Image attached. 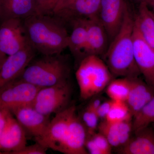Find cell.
<instances>
[{
  "label": "cell",
  "mask_w": 154,
  "mask_h": 154,
  "mask_svg": "<svg viewBox=\"0 0 154 154\" xmlns=\"http://www.w3.org/2000/svg\"><path fill=\"white\" fill-rule=\"evenodd\" d=\"M87 135L75 106L69 105L55 114L44 134L35 140L48 149L62 153L87 154Z\"/></svg>",
  "instance_id": "cell-1"
},
{
  "label": "cell",
  "mask_w": 154,
  "mask_h": 154,
  "mask_svg": "<svg viewBox=\"0 0 154 154\" xmlns=\"http://www.w3.org/2000/svg\"><path fill=\"white\" fill-rule=\"evenodd\" d=\"M28 43L42 55L59 54L68 47L69 34L62 20L53 15L37 14L22 20Z\"/></svg>",
  "instance_id": "cell-2"
},
{
  "label": "cell",
  "mask_w": 154,
  "mask_h": 154,
  "mask_svg": "<svg viewBox=\"0 0 154 154\" xmlns=\"http://www.w3.org/2000/svg\"><path fill=\"white\" fill-rule=\"evenodd\" d=\"M134 17L128 5L121 28L105 53L107 66L113 77L135 78L141 74L134 55Z\"/></svg>",
  "instance_id": "cell-3"
},
{
  "label": "cell",
  "mask_w": 154,
  "mask_h": 154,
  "mask_svg": "<svg viewBox=\"0 0 154 154\" xmlns=\"http://www.w3.org/2000/svg\"><path fill=\"white\" fill-rule=\"evenodd\" d=\"M61 54L42 55L35 60L33 58L19 79L40 88L68 80L69 69Z\"/></svg>",
  "instance_id": "cell-4"
},
{
  "label": "cell",
  "mask_w": 154,
  "mask_h": 154,
  "mask_svg": "<svg viewBox=\"0 0 154 154\" xmlns=\"http://www.w3.org/2000/svg\"><path fill=\"white\" fill-rule=\"evenodd\" d=\"M113 75L107 65L98 56L86 57L81 61L76 72L80 96L87 100L106 88Z\"/></svg>",
  "instance_id": "cell-5"
},
{
  "label": "cell",
  "mask_w": 154,
  "mask_h": 154,
  "mask_svg": "<svg viewBox=\"0 0 154 154\" xmlns=\"http://www.w3.org/2000/svg\"><path fill=\"white\" fill-rule=\"evenodd\" d=\"M72 90L68 80L41 88L32 103L33 107L45 115L56 114L69 106Z\"/></svg>",
  "instance_id": "cell-6"
},
{
  "label": "cell",
  "mask_w": 154,
  "mask_h": 154,
  "mask_svg": "<svg viewBox=\"0 0 154 154\" xmlns=\"http://www.w3.org/2000/svg\"><path fill=\"white\" fill-rule=\"evenodd\" d=\"M41 88L19 79L0 89V108L11 110L32 105Z\"/></svg>",
  "instance_id": "cell-7"
},
{
  "label": "cell",
  "mask_w": 154,
  "mask_h": 154,
  "mask_svg": "<svg viewBox=\"0 0 154 154\" xmlns=\"http://www.w3.org/2000/svg\"><path fill=\"white\" fill-rule=\"evenodd\" d=\"M28 43L25 36L22 19L5 20L0 25V51L8 56L24 48Z\"/></svg>",
  "instance_id": "cell-8"
},
{
  "label": "cell",
  "mask_w": 154,
  "mask_h": 154,
  "mask_svg": "<svg viewBox=\"0 0 154 154\" xmlns=\"http://www.w3.org/2000/svg\"><path fill=\"white\" fill-rule=\"evenodd\" d=\"M36 52L28 44L20 51L8 56L0 69V89L19 79Z\"/></svg>",
  "instance_id": "cell-9"
},
{
  "label": "cell",
  "mask_w": 154,
  "mask_h": 154,
  "mask_svg": "<svg viewBox=\"0 0 154 154\" xmlns=\"http://www.w3.org/2000/svg\"><path fill=\"white\" fill-rule=\"evenodd\" d=\"M133 41L136 63L146 82L154 88V48L145 40L135 24Z\"/></svg>",
  "instance_id": "cell-10"
},
{
  "label": "cell",
  "mask_w": 154,
  "mask_h": 154,
  "mask_svg": "<svg viewBox=\"0 0 154 154\" xmlns=\"http://www.w3.org/2000/svg\"><path fill=\"white\" fill-rule=\"evenodd\" d=\"M128 5L125 0H102L98 17L107 32L109 43L121 28Z\"/></svg>",
  "instance_id": "cell-11"
},
{
  "label": "cell",
  "mask_w": 154,
  "mask_h": 154,
  "mask_svg": "<svg viewBox=\"0 0 154 154\" xmlns=\"http://www.w3.org/2000/svg\"><path fill=\"white\" fill-rule=\"evenodd\" d=\"M102 0H66L55 9L53 16L65 21L98 16Z\"/></svg>",
  "instance_id": "cell-12"
},
{
  "label": "cell",
  "mask_w": 154,
  "mask_h": 154,
  "mask_svg": "<svg viewBox=\"0 0 154 154\" xmlns=\"http://www.w3.org/2000/svg\"><path fill=\"white\" fill-rule=\"evenodd\" d=\"M10 111L26 134L33 137L35 139L44 134L50 122L49 116L40 113L32 105L14 108Z\"/></svg>",
  "instance_id": "cell-13"
},
{
  "label": "cell",
  "mask_w": 154,
  "mask_h": 154,
  "mask_svg": "<svg viewBox=\"0 0 154 154\" xmlns=\"http://www.w3.org/2000/svg\"><path fill=\"white\" fill-rule=\"evenodd\" d=\"M25 130L9 111L5 128L0 136V152L2 154H15L27 145Z\"/></svg>",
  "instance_id": "cell-14"
},
{
  "label": "cell",
  "mask_w": 154,
  "mask_h": 154,
  "mask_svg": "<svg viewBox=\"0 0 154 154\" xmlns=\"http://www.w3.org/2000/svg\"><path fill=\"white\" fill-rule=\"evenodd\" d=\"M87 45L85 54L98 56L105 54L108 47L109 39L104 26L98 16L86 19Z\"/></svg>",
  "instance_id": "cell-15"
},
{
  "label": "cell",
  "mask_w": 154,
  "mask_h": 154,
  "mask_svg": "<svg viewBox=\"0 0 154 154\" xmlns=\"http://www.w3.org/2000/svg\"><path fill=\"white\" fill-rule=\"evenodd\" d=\"M132 120L117 123L102 120L99 125V132L106 137L112 147L120 148L129 141L132 135Z\"/></svg>",
  "instance_id": "cell-16"
},
{
  "label": "cell",
  "mask_w": 154,
  "mask_h": 154,
  "mask_svg": "<svg viewBox=\"0 0 154 154\" xmlns=\"http://www.w3.org/2000/svg\"><path fill=\"white\" fill-rule=\"evenodd\" d=\"M40 14L34 0H0V22Z\"/></svg>",
  "instance_id": "cell-17"
},
{
  "label": "cell",
  "mask_w": 154,
  "mask_h": 154,
  "mask_svg": "<svg viewBox=\"0 0 154 154\" xmlns=\"http://www.w3.org/2000/svg\"><path fill=\"white\" fill-rule=\"evenodd\" d=\"M128 142L119 148V154H154V128L149 125L133 131Z\"/></svg>",
  "instance_id": "cell-18"
},
{
  "label": "cell",
  "mask_w": 154,
  "mask_h": 154,
  "mask_svg": "<svg viewBox=\"0 0 154 154\" xmlns=\"http://www.w3.org/2000/svg\"><path fill=\"white\" fill-rule=\"evenodd\" d=\"M130 79V90L125 102L133 118L153 97L154 88L139 77Z\"/></svg>",
  "instance_id": "cell-19"
},
{
  "label": "cell",
  "mask_w": 154,
  "mask_h": 154,
  "mask_svg": "<svg viewBox=\"0 0 154 154\" xmlns=\"http://www.w3.org/2000/svg\"><path fill=\"white\" fill-rule=\"evenodd\" d=\"M71 22L72 30L69 35L67 48L75 57L81 59L82 61L85 57L87 39L86 19H75Z\"/></svg>",
  "instance_id": "cell-20"
},
{
  "label": "cell",
  "mask_w": 154,
  "mask_h": 154,
  "mask_svg": "<svg viewBox=\"0 0 154 154\" xmlns=\"http://www.w3.org/2000/svg\"><path fill=\"white\" fill-rule=\"evenodd\" d=\"M134 24L145 40L154 48V14L148 5L140 3Z\"/></svg>",
  "instance_id": "cell-21"
},
{
  "label": "cell",
  "mask_w": 154,
  "mask_h": 154,
  "mask_svg": "<svg viewBox=\"0 0 154 154\" xmlns=\"http://www.w3.org/2000/svg\"><path fill=\"white\" fill-rule=\"evenodd\" d=\"M106 88V93L111 100L126 102L130 90V78L112 80Z\"/></svg>",
  "instance_id": "cell-22"
},
{
  "label": "cell",
  "mask_w": 154,
  "mask_h": 154,
  "mask_svg": "<svg viewBox=\"0 0 154 154\" xmlns=\"http://www.w3.org/2000/svg\"><path fill=\"white\" fill-rule=\"evenodd\" d=\"M85 148L91 154H110L112 152V147L106 137L99 132L87 136Z\"/></svg>",
  "instance_id": "cell-23"
},
{
  "label": "cell",
  "mask_w": 154,
  "mask_h": 154,
  "mask_svg": "<svg viewBox=\"0 0 154 154\" xmlns=\"http://www.w3.org/2000/svg\"><path fill=\"white\" fill-rule=\"evenodd\" d=\"M154 123V96L133 118V131Z\"/></svg>",
  "instance_id": "cell-24"
},
{
  "label": "cell",
  "mask_w": 154,
  "mask_h": 154,
  "mask_svg": "<svg viewBox=\"0 0 154 154\" xmlns=\"http://www.w3.org/2000/svg\"><path fill=\"white\" fill-rule=\"evenodd\" d=\"M132 119V114L126 102L113 101L105 120L110 123H117Z\"/></svg>",
  "instance_id": "cell-25"
},
{
  "label": "cell",
  "mask_w": 154,
  "mask_h": 154,
  "mask_svg": "<svg viewBox=\"0 0 154 154\" xmlns=\"http://www.w3.org/2000/svg\"><path fill=\"white\" fill-rule=\"evenodd\" d=\"M87 132V136L96 132L99 125V119L96 111L87 107L80 117Z\"/></svg>",
  "instance_id": "cell-26"
},
{
  "label": "cell",
  "mask_w": 154,
  "mask_h": 154,
  "mask_svg": "<svg viewBox=\"0 0 154 154\" xmlns=\"http://www.w3.org/2000/svg\"><path fill=\"white\" fill-rule=\"evenodd\" d=\"M40 14L53 15L55 7V0H34Z\"/></svg>",
  "instance_id": "cell-27"
},
{
  "label": "cell",
  "mask_w": 154,
  "mask_h": 154,
  "mask_svg": "<svg viewBox=\"0 0 154 154\" xmlns=\"http://www.w3.org/2000/svg\"><path fill=\"white\" fill-rule=\"evenodd\" d=\"M48 149L41 144L36 142L35 143L31 145H26L15 154H45Z\"/></svg>",
  "instance_id": "cell-28"
},
{
  "label": "cell",
  "mask_w": 154,
  "mask_h": 154,
  "mask_svg": "<svg viewBox=\"0 0 154 154\" xmlns=\"http://www.w3.org/2000/svg\"><path fill=\"white\" fill-rule=\"evenodd\" d=\"M113 103V100L111 99L109 101L102 102L96 111V113L99 119H102V120H105L106 116L110 111Z\"/></svg>",
  "instance_id": "cell-29"
},
{
  "label": "cell",
  "mask_w": 154,
  "mask_h": 154,
  "mask_svg": "<svg viewBox=\"0 0 154 154\" xmlns=\"http://www.w3.org/2000/svg\"><path fill=\"white\" fill-rule=\"evenodd\" d=\"M9 111L7 109L0 108V136L5 126Z\"/></svg>",
  "instance_id": "cell-30"
},
{
  "label": "cell",
  "mask_w": 154,
  "mask_h": 154,
  "mask_svg": "<svg viewBox=\"0 0 154 154\" xmlns=\"http://www.w3.org/2000/svg\"><path fill=\"white\" fill-rule=\"evenodd\" d=\"M102 103V100L99 98H96V99H93L89 103V105L87 107L96 112V111L98 110L99 106H100Z\"/></svg>",
  "instance_id": "cell-31"
},
{
  "label": "cell",
  "mask_w": 154,
  "mask_h": 154,
  "mask_svg": "<svg viewBox=\"0 0 154 154\" xmlns=\"http://www.w3.org/2000/svg\"><path fill=\"white\" fill-rule=\"evenodd\" d=\"M8 56L0 51V69L2 67L3 64L5 62Z\"/></svg>",
  "instance_id": "cell-32"
},
{
  "label": "cell",
  "mask_w": 154,
  "mask_h": 154,
  "mask_svg": "<svg viewBox=\"0 0 154 154\" xmlns=\"http://www.w3.org/2000/svg\"><path fill=\"white\" fill-rule=\"evenodd\" d=\"M135 1L138 2L140 3H145L149 6V5H151L154 0H135Z\"/></svg>",
  "instance_id": "cell-33"
},
{
  "label": "cell",
  "mask_w": 154,
  "mask_h": 154,
  "mask_svg": "<svg viewBox=\"0 0 154 154\" xmlns=\"http://www.w3.org/2000/svg\"><path fill=\"white\" fill-rule=\"evenodd\" d=\"M66 0H55V8H54V10H55V9L57 7H58L59 6L61 5V4H62Z\"/></svg>",
  "instance_id": "cell-34"
},
{
  "label": "cell",
  "mask_w": 154,
  "mask_h": 154,
  "mask_svg": "<svg viewBox=\"0 0 154 154\" xmlns=\"http://www.w3.org/2000/svg\"><path fill=\"white\" fill-rule=\"evenodd\" d=\"M151 5L153 7V12L154 14V1H153V3H152Z\"/></svg>",
  "instance_id": "cell-35"
},
{
  "label": "cell",
  "mask_w": 154,
  "mask_h": 154,
  "mask_svg": "<svg viewBox=\"0 0 154 154\" xmlns=\"http://www.w3.org/2000/svg\"><path fill=\"white\" fill-rule=\"evenodd\" d=\"M0 154H2V153L1 152H0Z\"/></svg>",
  "instance_id": "cell-36"
},
{
  "label": "cell",
  "mask_w": 154,
  "mask_h": 154,
  "mask_svg": "<svg viewBox=\"0 0 154 154\" xmlns=\"http://www.w3.org/2000/svg\"><path fill=\"white\" fill-rule=\"evenodd\" d=\"M0 25H1V22H0Z\"/></svg>",
  "instance_id": "cell-37"
}]
</instances>
